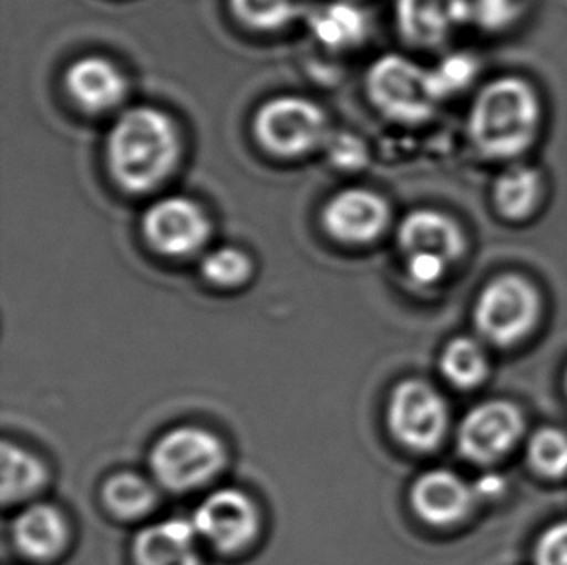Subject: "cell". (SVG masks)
Segmentation results:
<instances>
[{"label":"cell","mask_w":567,"mask_h":565,"mask_svg":"<svg viewBox=\"0 0 567 565\" xmlns=\"http://www.w3.org/2000/svg\"><path fill=\"white\" fill-rule=\"evenodd\" d=\"M178 157L177 126L159 109H128L111 126L107 167L123 191L144 194L162 186L177 167Z\"/></svg>","instance_id":"1"},{"label":"cell","mask_w":567,"mask_h":565,"mask_svg":"<svg viewBox=\"0 0 567 565\" xmlns=\"http://www.w3.org/2000/svg\"><path fill=\"white\" fill-rule=\"evenodd\" d=\"M540 121L537 93L519 78H499L478 93L468 131L488 157H514L533 142Z\"/></svg>","instance_id":"2"},{"label":"cell","mask_w":567,"mask_h":565,"mask_svg":"<svg viewBox=\"0 0 567 565\" xmlns=\"http://www.w3.org/2000/svg\"><path fill=\"white\" fill-rule=\"evenodd\" d=\"M258 144L279 157H302L330 140V121L316 101L281 95L261 105L254 115Z\"/></svg>","instance_id":"3"},{"label":"cell","mask_w":567,"mask_h":565,"mask_svg":"<svg viewBox=\"0 0 567 565\" xmlns=\"http://www.w3.org/2000/svg\"><path fill=\"white\" fill-rule=\"evenodd\" d=\"M367 93L383 115L406 124L430 119L440 101L430 70L401 54H383L370 66Z\"/></svg>","instance_id":"4"},{"label":"cell","mask_w":567,"mask_h":565,"mask_svg":"<svg viewBox=\"0 0 567 565\" xmlns=\"http://www.w3.org/2000/svg\"><path fill=\"white\" fill-rule=\"evenodd\" d=\"M150 465L165 489L188 492L204 486L221 471L225 448L206 428H175L157 440Z\"/></svg>","instance_id":"5"},{"label":"cell","mask_w":567,"mask_h":565,"mask_svg":"<svg viewBox=\"0 0 567 565\" xmlns=\"http://www.w3.org/2000/svg\"><path fill=\"white\" fill-rule=\"evenodd\" d=\"M538 295L519 276H502L483 290L475 310L476 328L492 343L509 345L522 339L537 320Z\"/></svg>","instance_id":"6"},{"label":"cell","mask_w":567,"mask_h":565,"mask_svg":"<svg viewBox=\"0 0 567 565\" xmlns=\"http://www.w3.org/2000/svg\"><path fill=\"white\" fill-rule=\"evenodd\" d=\"M388 422L398 442L411 450H432L447 427V407L429 383L406 380L391 393Z\"/></svg>","instance_id":"7"},{"label":"cell","mask_w":567,"mask_h":565,"mask_svg":"<svg viewBox=\"0 0 567 565\" xmlns=\"http://www.w3.org/2000/svg\"><path fill=\"white\" fill-rule=\"evenodd\" d=\"M142 233L155 253L185 258L206 245L212 223L194 199L169 196L147 207L142 217Z\"/></svg>","instance_id":"8"},{"label":"cell","mask_w":567,"mask_h":565,"mask_svg":"<svg viewBox=\"0 0 567 565\" xmlns=\"http://www.w3.org/2000/svg\"><path fill=\"white\" fill-rule=\"evenodd\" d=\"M194 527L209 546L235 554L252 543L260 528V515L252 500L235 489L217 490L194 513Z\"/></svg>","instance_id":"9"},{"label":"cell","mask_w":567,"mask_h":565,"mask_svg":"<svg viewBox=\"0 0 567 565\" xmlns=\"http://www.w3.org/2000/svg\"><path fill=\"white\" fill-rule=\"evenodd\" d=\"M390 204L367 188H346L323 206V229L346 245H369L390 225Z\"/></svg>","instance_id":"10"},{"label":"cell","mask_w":567,"mask_h":565,"mask_svg":"<svg viewBox=\"0 0 567 565\" xmlns=\"http://www.w3.org/2000/svg\"><path fill=\"white\" fill-rule=\"evenodd\" d=\"M523 432L522 413L507 401L476 407L461 422L460 450L475 463H492L514 448Z\"/></svg>","instance_id":"11"},{"label":"cell","mask_w":567,"mask_h":565,"mask_svg":"<svg viewBox=\"0 0 567 565\" xmlns=\"http://www.w3.org/2000/svg\"><path fill=\"white\" fill-rule=\"evenodd\" d=\"M64 85L78 107L95 115L118 107L128 93L123 70L100 54H87L72 62Z\"/></svg>","instance_id":"12"},{"label":"cell","mask_w":567,"mask_h":565,"mask_svg":"<svg viewBox=\"0 0 567 565\" xmlns=\"http://www.w3.org/2000/svg\"><path fill=\"white\" fill-rule=\"evenodd\" d=\"M473 14L468 0H398L401 35L414 45L434 47L444 43L461 23Z\"/></svg>","instance_id":"13"},{"label":"cell","mask_w":567,"mask_h":565,"mask_svg":"<svg viewBox=\"0 0 567 565\" xmlns=\"http://www.w3.org/2000/svg\"><path fill=\"white\" fill-rule=\"evenodd\" d=\"M398 243L406 256L432 254L445 261L457 260L465 250L460 225L436 209H416L406 215L399 225Z\"/></svg>","instance_id":"14"},{"label":"cell","mask_w":567,"mask_h":565,"mask_svg":"<svg viewBox=\"0 0 567 565\" xmlns=\"http://www.w3.org/2000/svg\"><path fill=\"white\" fill-rule=\"evenodd\" d=\"M473 490L450 471H430L414 482L411 504L430 525H452L467 515Z\"/></svg>","instance_id":"15"},{"label":"cell","mask_w":567,"mask_h":565,"mask_svg":"<svg viewBox=\"0 0 567 565\" xmlns=\"http://www.w3.org/2000/svg\"><path fill=\"white\" fill-rule=\"evenodd\" d=\"M196 535L190 521H163L136 536L134 559L138 565H199Z\"/></svg>","instance_id":"16"},{"label":"cell","mask_w":567,"mask_h":565,"mask_svg":"<svg viewBox=\"0 0 567 565\" xmlns=\"http://www.w3.org/2000/svg\"><path fill=\"white\" fill-rule=\"evenodd\" d=\"M14 546L31 559H51L61 554L69 538L66 520L54 505L25 507L12 525Z\"/></svg>","instance_id":"17"},{"label":"cell","mask_w":567,"mask_h":565,"mask_svg":"<svg viewBox=\"0 0 567 565\" xmlns=\"http://www.w3.org/2000/svg\"><path fill=\"white\" fill-rule=\"evenodd\" d=\"M308 22L315 38L336 51L361 45L370 31L367 12L349 2H330L316 8Z\"/></svg>","instance_id":"18"},{"label":"cell","mask_w":567,"mask_h":565,"mask_svg":"<svg viewBox=\"0 0 567 565\" xmlns=\"http://www.w3.org/2000/svg\"><path fill=\"white\" fill-rule=\"evenodd\" d=\"M0 471H2V502L16 504L38 494L45 486V465L30 451L23 450L14 443H2L0 455Z\"/></svg>","instance_id":"19"},{"label":"cell","mask_w":567,"mask_h":565,"mask_svg":"<svg viewBox=\"0 0 567 565\" xmlns=\"http://www.w3.org/2000/svg\"><path fill=\"white\" fill-rule=\"evenodd\" d=\"M103 502L121 520H138L154 510L157 502L152 482L136 473H118L103 486Z\"/></svg>","instance_id":"20"},{"label":"cell","mask_w":567,"mask_h":565,"mask_svg":"<svg viewBox=\"0 0 567 565\" xmlns=\"http://www.w3.org/2000/svg\"><path fill=\"white\" fill-rule=\"evenodd\" d=\"M540 198V176L530 167L507 168L494 186V204L499 214L509 219H522L533 212Z\"/></svg>","instance_id":"21"},{"label":"cell","mask_w":567,"mask_h":565,"mask_svg":"<svg viewBox=\"0 0 567 565\" xmlns=\"http://www.w3.org/2000/svg\"><path fill=\"white\" fill-rule=\"evenodd\" d=\"M238 22L252 30L276 31L295 22L305 4L302 0H229Z\"/></svg>","instance_id":"22"},{"label":"cell","mask_w":567,"mask_h":565,"mask_svg":"<svg viewBox=\"0 0 567 565\" xmlns=\"http://www.w3.org/2000/svg\"><path fill=\"white\" fill-rule=\"evenodd\" d=\"M486 357L473 339L460 337L445 347L442 372L457 388H473L486 376Z\"/></svg>","instance_id":"23"},{"label":"cell","mask_w":567,"mask_h":565,"mask_svg":"<svg viewBox=\"0 0 567 565\" xmlns=\"http://www.w3.org/2000/svg\"><path fill=\"white\" fill-rule=\"evenodd\" d=\"M202 274L215 287L233 289L245 285L252 276V260L235 246H221L207 254L202 261Z\"/></svg>","instance_id":"24"},{"label":"cell","mask_w":567,"mask_h":565,"mask_svg":"<svg viewBox=\"0 0 567 565\" xmlns=\"http://www.w3.org/2000/svg\"><path fill=\"white\" fill-rule=\"evenodd\" d=\"M530 463L545 476L567 473V435L556 428H543L533 435L529 448Z\"/></svg>","instance_id":"25"},{"label":"cell","mask_w":567,"mask_h":565,"mask_svg":"<svg viewBox=\"0 0 567 565\" xmlns=\"http://www.w3.org/2000/svg\"><path fill=\"white\" fill-rule=\"evenodd\" d=\"M476 72H478V61L473 54L453 53L447 54L444 61L437 62L436 69L430 70V76H432L437 97L444 100L447 95L467 90L471 82L475 80Z\"/></svg>","instance_id":"26"},{"label":"cell","mask_w":567,"mask_h":565,"mask_svg":"<svg viewBox=\"0 0 567 565\" xmlns=\"http://www.w3.org/2000/svg\"><path fill=\"white\" fill-rule=\"evenodd\" d=\"M326 152L333 167L341 171H361L370 160L369 145L351 132H331Z\"/></svg>","instance_id":"27"},{"label":"cell","mask_w":567,"mask_h":565,"mask_svg":"<svg viewBox=\"0 0 567 565\" xmlns=\"http://www.w3.org/2000/svg\"><path fill=\"white\" fill-rule=\"evenodd\" d=\"M473 14L488 30H499L514 22L519 14L517 0H473Z\"/></svg>","instance_id":"28"},{"label":"cell","mask_w":567,"mask_h":565,"mask_svg":"<svg viewBox=\"0 0 567 565\" xmlns=\"http://www.w3.org/2000/svg\"><path fill=\"white\" fill-rule=\"evenodd\" d=\"M537 565H567V521L554 525L540 536Z\"/></svg>","instance_id":"29"},{"label":"cell","mask_w":567,"mask_h":565,"mask_svg":"<svg viewBox=\"0 0 567 565\" xmlns=\"http://www.w3.org/2000/svg\"><path fill=\"white\" fill-rule=\"evenodd\" d=\"M450 261L432 254H413L406 256V271L414 282L419 285H434L444 277L445 268Z\"/></svg>","instance_id":"30"},{"label":"cell","mask_w":567,"mask_h":565,"mask_svg":"<svg viewBox=\"0 0 567 565\" xmlns=\"http://www.w3.org/2000/svg\"><path fill=\"white\" fill-rule=\"evenodd\" d=\"M504 490V479H499V474H488L484 476L483 482H478L476 492H481L484 496H496Z\"/></svg>","instance_id":"31"}]
</instances>
